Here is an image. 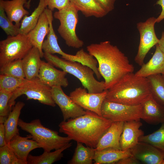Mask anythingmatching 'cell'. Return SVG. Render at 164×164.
<instances>
[{
    "label": "cell",
    "mask_w": 164,
    "mask_h": 164,
    "mask_svg": "<svg viewBox=\"0 0 164 164\" xmlns=\"http://www.w3.org/2000/svg\"><path fill=\"white\" fill-rule=\"evenodd\" d=\"M86 49L97 62L98 71L104 80L105 90L109 89L125 75L134 71L128 57L109 41L91 44Z\"/></svg>",
    "instance_id": "6da1fadb"
},
{
    "label": "cell",
    "mask_w": 164,
    "mask_h": 164,
    "mask_svg": "<svg viewBox=\"0 0 164 164\" xmlns=\"http://www.w3.org/2000/svg\"><path fill=\"white\" fill-rule=\"evenodd\" d=\"M113 122L87 110L85 114L61 121L59 131L77 142L95 149L100 138Z\"/></svg>",
    "instance_id": "7a4b0ae2"
},
{
    "label": "cell",
    "mask_w": 164,
    "mask_h": 164,
    "mask_svg": "<svg viewBox=\"0 0 164 164\" xmlns=\"http://www.w3.org/2000/svg\"><path fill=\"white\" fill-rule=\"evenodd\" d=\"M151 94L148 79L130 73L123 77L108 90L106 98L130 105L142 104Z\"/></svg>",
    "instance_id": "3957f363"
},
{
    "label": "cell",
    "mask_w": 164,
    "mask_h": 164,
    "mask_svg": "<svg viewBox=\"0 0 164 164\" xmlns=\"http://www.w3.org/2000/svg\"><path fill=\"white\" fill-rule=\"evenodd\" d=\"M44 57L53 66L61 69L77 78L88 93H101L105 90L104 81H99L95 78L93 70L89 67L77 62L59 58L56 55L44 53Z\"/></svg>",
    "instance_id": "277c9868"
},
{
    "label": "cell",
    "mask_w": 164,
    "mask_h": 164,
    "mask_svg": "<svg viewBox=\"0 0 164 164\" xmlns=\"http://www.w3.org/2000/svg\"><path fill=\"white\" fill-rule=\"evenodd\" d=\"M18 125L22 130L29 133L31 138L36 141L40 148L43 149L44 151L50 152L60 149L72 140L68 136H60L57 132L44 127L38 119H34L30 122H26L19 119Z\"/></svg>",
    "instance_id": "5b68a950"
},
{
    "label": "cell",
    "mask_w": 164,
    "mask_h": 164,
    "mask_svg": "<svg viewBox=\"0 0 164 164\" xmlns=\"http://www.w3.org/2000/svg\"><path fill=\"white\" fill-rule=\"evenodd\" d=\"M78 10L71 3L65 8L56 12L53 16L60 22L58 32L69 47L75 48L82 47L83 41L78 38L76 29L78 20Z\"/></svg>",
    "instance_id": "8992f818"
},
{
    "label": "cell",
    "mask_w": 164,
    "mask_h": 164,
    "mask_svg": "<svg viewBox=\"0 0 164 164\" xmlns=\"http://www.w3.org/2000/svg\"><path fill=\"white\" fill-rule=\"evenodd\" d=\"M33 46L27 35L8 36L0 42V68L18 60H22Z\"/></svg>",
    "instance_id": "52a82bcc"
},
{
    "label": "cell",
    "mask_w": 164,
    "mask_h": 164,
    "mask_svg": "<svg viewBox=\"0 0 164 164\" xmlns=\"http://www.w3.org/2000/svg\"><path fill=\"white\" fill-rule=\"evenodd\" d=\"M51 87L45 84L39 78L33 80L27 79L13 92L9 101L10 107L15 104V100L22 95H25L27 100L33 99L40 103L52 107L56 104L52 96Z\"/></svg>",
    "instance_id": "ba28073f"
},
{
    "label": "cell",
    "mask_w": 164,
    "mask_h": 164,
    "mask_svg": "<svg viewBox=\"0 0 164 164\" xmlns=\"http://www.w3.org/2000/svg\"><path fill=\"white\" fill-rule=\"evenodd\" d=\"M142 104L130 105L111 101L106 98L101 108V116L112 122L140 120Z\"/></svg>",
    "instance_id": "9c48e42d"
},
{
    "label": "cell",
    "mask_w": 164,
    "mask_h": 164,
    "mask_svg": "<svg viewBox=\"0 0 164 164\" xmlns=\"http://www.w3.org/2000/svg\"><path fill=\"white\" fill-rule=\"evenodd\" d=\"M156 22V18L152 17L145 22L137 24V28L140 34V42L135 61L140 66L144 63L145 58L150 50L159 42V39L155 31L154 26Z\"/></svg>",
    "instance_id": "30bf717a"
},
{
    "label": "cell",
    "mask_w": 164,
    "mask_h": 164,
    "mask_svg": "<svg viewBox=\"0 0 164 164\" xmlns=\"http://www.w3.org/2000/svg\"><path fill=\"white\" fill-rule=\"evenodd\" d=\"M107 92L108 90H105L101 93H91L87 92L85 88L80 87L71 92L69 96L74 102L84 109L101 116V105Z\"/></svg>",
    "instance_id": "8fae6325"
},
{
    "label": "cell",
    "mask_w": 164,
    "mask_h": 164,
    "mask_svg": "<svg viewBox=\"0 0 164 164\" xmlns=\"http://www.w3.org/2000/svg\"><path fill=\"white\" fill-rule=\"evenodd\" d=\"M62 87L54 86L51 87L52 98L56 104L60 108L63 121L74 118L85 114L86 111L81 108L67 95L63 92Z\"/></svg>",
    "instance_id": "7c38bea8"
},
{
    "label": "cell",
    "mask_w": 164,
    "mask_h": 164,
    "mask_svg": "<svg viewBox=\"0 0 164 164\" xmlns=\"http://www.w3.org/2000/svg\"><path fill=\"white\" fill-rule=\"evenodd\" d=\"M132 155L145 164H162L164 161V152L144 142H139L129 149Z\"/></svg>",
    "instance_id": "4fadbf2b"
},
{
    "label": "cell",
    "mask_w": 164,
    "mask_h": 164,
    "mask_svg": "<svg viewBox=\"0 0 164 164\" xmlns=\"http://www.w3.org/2000/svg\"><path fill=\"white\" fill-rule=\"evenodd\" d=\"M48 62L42 61L38 78L51 87L54 86L67 87L68 85L67 79L66 77L67 73L58 70Z\"/></svg>",
    "instance_id": "5bb4252c"
},
{
    "label": "cell",
    "mask_w": 164,
    "mask_h": 164,
    "mask_svg": "<svg viewBox=\"0 0 164 164\" xmlns=\"http://www.w3.org/2000/svg\"><path fill=\"white\" fill-rule=\"evenodd\" d=\"M142 125L140 120H132L124 122L123 129L120 140V149L128 150L138 142L139 138L144 135L140 129Z\"/></svg>",
    "instance_id": "9a60e30c"
},
{
    "label": "cell",
    "mask_w": 164,
    "mask_h": 164,
    "mask_svg": "<svg viewBox=\"0 0 164 164\" xmlns=\"http://www.w3.org/2000/svg\"><path fill=\"white\" fill-rule=\"evenodd\" d=\"M141 119L150 124L164 123V106L158 103L150 94L142 104Z\"/></svg>",
    "instance_id": "2e32d148"
},
{
    "label": "cell",
    "mask_w": 164,
    "mask_h": 164,
    "mask_svg": "<svg viewBox=\"0 0 164 164\" xmlns=\"http://www.w3.org/2000/svg\"><path fill=\"white\" fill-rule=\"evenodd\" d=\"M124 123L123 122H113L100 138L95 150L101 151L108 148L120 149V140Z\"/></svg>",
    "instance_id": "e0dca14e"
},
{
    "label": "cell",
    "mask_w": 164,
    "mask_h": 164,
    "mask_svg": "<svg viewBox=\"0 0 164 164\" xmlns=\"http://www.w3.org/2000/svg\"><path fill=\"white\" fill-rule=\"evenodd\" d=\"M32 138L30 135L23 137L18 134L13 137L8 144L17 157L26 164L30 152L35 149L40 148L38 143Z\"/></svg>",
    "instance_id": "ac0fdd59"
},
{
    "label": "cell",
    "mask_w": 164,
    "mask_h": 164,
    "mask_svg": "<svg viewBox=\"0 0 164 164\" xmlns=\"http://www.w3.org/2000/svg\"><path fill=\"white\" fill-rule=\"evenodd\" d=\"M50 31L49 23L47 14L44 10L35 27L27 34L32 45L39 51L41 58L44 57L42 49L44 38Z\"/></svg>",
    "instance_id": "d6986e66"
},
{
    "label": "cell",
    "mask_w": 164,
    "mask_h": 164,
    "mask_svg": "<svg viewBox=\"0 0 164 164\" xmlns=\"http://www.w3.org/2000/svg\"><path fill=\"white\" fill-rule=\"evenodd\" d=\"M155 52L149 61L144 63L135 74L140 77H146L158 74H164V53L159 45H156Z\"/></svg>",
    "instance_id": "ffe728a7"
},
{
    "label": "cell",
    "mask_w": 164,
    "mask_h": 164,
    "mask_svg": "<svg viewBox=\"0 0 164 164\" xmlns=\"http://www.w3.org/2000/svg\"><path fill=\"white\" fill-rule=\"evenodd\" d=\"M28 0H0V5L3 8L8 17L19 28L22 19L29 14L28 11L24 8Z\"/></svg>",
    "instance_id": "44dd1931"
},
{
    "label": "cell",
    "mask_w": 164,
    "mask_h": 164,
    "mask_svg": "<svg viewBox=\"0 0 164 164\" xmlns=\"http://www.w3.org/2000/svg\"><path fill=\"white\" fill-rule=\"evenodd\" d=\"M41 58L39 50L33 46L22 59L23 68L26 79L32 80L38 78L42 61Z\"/></svg>",
    "instance_id": "7402d4cb"
},
{
    "label": "cell",
    "mask_w": 164,
    "mask_h": 164,
    "mask_svg": "<svg viewBox=\"0 0 164 164\" xmlns=\"http://www.w3.org/2000/svg\"><path fill=\"white\" fill-rule=\"evenodd\" d=\"M25 105L23 102L20 101L15 104L4 123L5 141L7 144L13 137L19 134V130L17 127L18 122L21 111Z\"/></svg>",
    "instance_id": "603a6c76"
},
{
    "label": "cell",
    "mask_w": 164,
    "mask_h": 164,
    "mask_svg": "<svg viewBox=\"0 0 164 164\" xmlns=\"http://www.w3.org/2000/svg\"><path fill=\"white\" fill-rule=\"evenodd\" d=\"M131 155L130 149L123 151L108 148L101 151L95 150L94 160V164H116L120 159Z\"/></svg>",
    "instance_id": "cb8c5ba5"
},
{
    "label": "cell",
    "mask_w": 164,
    "mask_h": 164,
    "mask_svg": "<svg viewBox=\"0 0 164 164\" xmlns=\"http://www.w3.org/2000/svg\"><path fill=\"white\" fill-rule=\"evenodd\" d=\"M45 11L47 14L49 20L50 31L47 35V38L44 40L43 43L42 49L44 53L51 54L57 53L63 57L66 53L64 52L61 49L58 42L57 37L54 31L53 21V16L52 11L46 8Z\"/></svg>",
    "instance_id": "d4e9b609"
},
{
    "label": "cell",
    "mask_w": 164,
    "mask_h": 164,
    "mask_svg": "<svg viewBox=\"0 0 164 164\" xmlns=\"http://www.w3.org/2000/svg\"><path fill=\"white\" fill-rule=\"evenodd\" d=\"M70 2L78 11L87 17L101 18L108 14L95 0H70Z\"/></svg>",
    "instance_id": "484cf974"
},
{
    "label": "cell",
    "mask_w": 164,
    "mask_h": 164,
    "mask_svg": "<svg viewBox=\"0 0 164 164\" xmlns=\"http://www.w3.org/2000/svg\"><path fill=\"white\" fill-rule=\"evenodd\" d=\"M72 145L70 142L63 147L51 152L44 151L41 155L34 156L29 154L27 159V164H51L60 160L63 157V152Z\"/></svg>",
    "instance_id": "4316f807"
},
{
    "label": "cell",
    "mask_w": 164,
    "mask_h": 164,
    "mask_svg": "<svg viewBox=\"0 0 164 164\" xmlns=\"http://www.w3.org/2000/svg\"><path fill=\"white\" fill-rule=\"evenodd\" d=\"M46 7L44 0H39L38 6L31 14L25 16L21 20L19 34L27 35L33 29Z\"/></svg>",
    "instance_id": "83f0119b"
},
{
    "label": "cell",
    "mask_w": 164,
    "mask_h": 164,
    "mask_svg": "<svg viewBox=\"0 0 164 164\" xmlns=\"http://www.w3.org/2000/svg\"><path fill=\"white\" fill-rule=\"evenodd\" d=\"M83 144L77 142L74 154L69 160V164H92L95 151L94 148L85 146Z\"/></svg>",
    "instance_id": "f1b7e54d"
},
{
    "label": "cell",
    "mask_w": 164,
    "mask_h": 164,
    "mask_svg": "<svg viewBox=\"0 0 164 164\" xmlns=\"http://www.w3.org/2000/svg\"><path fill=\"white\" fill-rule=\"evenodd\" d=\"M150 94L159 103L164 106V74H158L147 77Z\"/></svg>",
    "instance_id": "f546056e"
},
{
    "label": "cell",
    "mask_w": 164,
    "mask_h": 164,
    "mask_svg": "<svg viewBox=\"0 0 164 164\" xmlns=\"http://www.w3.org/2000/svg\"><path fill=\"white\" fill-rule=\"evenodd\" d=\"M139 142L148 143L164 152V123L160 128L150 134L141 136Z\"/></svg>",
    "instance_id": "4dcf8cb0"
},
{
    "label": "cell",
    "mask_w": 164,
    "mask_h": 164,
    "mask_svg": "<svg viewBox=\"0 0 164 164\" xmlns=\"http://www.w3.org/2000/svg\"><path fill=\"white\" fill-rule=\"evenodd\" d=\"M26 80V78H19L8 75L0 74V91L13 93Z\"/></svg>",
    "instance_id": "1f68e13d"
},
{
    "label": "cell",
    "mask_w": 164,
    "mask_h": 164,
    "mask_svg": "<svg viewBox=\"0 0 164 164\" xmlns=\"http://www.w3.org/2000/svg\"><path fill=\"white\" fill-rule=\"evenodd\" d=\"M0 68V74L8 75L19 78H25L22 60H15Z\"/></svg>",
    "instance_id": "d6a6232c"
},
{
    "label": "cell",
    "mask_w": 164,
    "mask_h": 164,
    "mask_svg": "<svg viewBox=\"0 0 164 164\" xmlns=\"http://www.w3.org/2000/svg\"><path fill=\"white\" fill-rule=\"evenodd\" d=\"M0 26L8 36H14L19 34V28L8 17L2 5H0Z\"/></svg>",
    "instance_id": "836d02e7"
},
{
    "label": "cell",
    "mask_w": 164,
    "mask_h": 164,
    "mask_svg": "<svg viewBox=\"0 0 164 164\" xmlns=\"http://www.w3.org/2000/svg\"><path fill=\"white\" fill-rule=\"evenodd\" d=\"M0 164H26L19 159L8 144L0 147Z\"/></svg>",
    "instance_id": "e575fe53"
},
{
    "label": "cell",
    "mask_w": 164,
    "mask_h": 164,
    "mask_svg": "<svg viewBox=\"0 0 164 164\" xmlns=\"http://www.w3.org/2000/svg\"><path fill=\"white\" fill-rule=\"evenodd\" d=\"M12 94L0 91V123H4L11 111L9 101Z\"/></svg>",
    "instance_id": "d590c367"
},
{
    "label": "cell",
    "mask_w": 164,
    "mask_h": 164,
    "mask_svg": "<svg viewBox=\"0 0 164 164\" xmlns=\"http://www.w3.org/2000/svg\"><path fill=\"white\" fill-rule=\"evenodd\" d=\"M48 9L52 11L55 9L61 10L67 6L70 3V0H44Z\"/></svg>",
    "instance_id": "8d00e7d4"
},
{
    "label": "cell",
    "mask_w": 164,
    "mask_h": 164,
    "mask_svg": "<svg viewBox=\"0 0 164 164\" xmlns=\"http://www.w3.org/2000/svg\"><path fill=\"white\" fill-rule=\"evenodd\" d=\"M108 13L114 9L116 0H95Z\"/></svg>",
    "instance_id": "74e56055"
},
{
    "label": "cell",
    "mask_w": 164,
    "mask_h": 164,
    "mask_svg": "<svg viewBox=\"0 0 164 164\" xmlns=\"http://www.w3.org/2000/svg\"><path fill=\"white\" fill-rule=\"evenodd\" d=\"M142 163L132 155L117 161L116 164H140Z\"/></svg>",
    "instance_id": "f35d334b"
},
{
    "label": "cell",
    "mask_w": 164,
    "mask_h": 164,
    "mask_svg": "<svg viewBox=\"0 0 164 164\" xmlns=\"http://www.w3.org/2000/svg\"><path fill=\"white\" fill-rule=\"evenodd\" d=\"M5 130L3 123H0V147L4 146L7 144L5 141Z\"/></svg>",
    "instance_id": "ab89813d"
},
{
    "label": "cell",
    "mask_w": 164,
    "mask_h": 164,
    "mask_svg": "<svg viewBox=\"0 0 164 164\" xmlns=\"http://www.w3.org/2000/svg\"><path fill=\"white\" fill-rule=\"evenodd\" d=\"M156 4L160 5L162 7L161 12L156 18V22L159 23L164 19V0H158Z\"/></svg>",
    "instance_id": "60d3db41"
},
{
    "label": "cell",
    "mask_w": 164,
    "mask_h": 164,
    "mask_svg": "<svg viewBox=\"0 0 164 164\" xmlns=\"http://www.w3.org/2000/svg\"><path fill=\"white\" fill-rule=\"evenodd\" d=\"M158 44L161 50L164 53V32L162 33L161 38L159 39Z\"/></svg>",
    "instance_id": "b9f144b4"
},
{
    "label": "cell",
    "mask_w": 164,
    "mask_h": 164,
    "mask_svg": "<svg viewBox=\"0 0 164 164\" xmlns=\"http://www.w3.org/2000/svg\"><path fill=\"white\" fill-rule=\"evenodd\" d=\"M32 0H28L26 4L25 5L27 8L29 9L30 6V3Z\"/></svg>",
    "instance_id": "7bdbcfd3"
},
{
    "label": "cell",
    "mask_w": 164,
    "mask_h": 164,
    "mask_svg": "<svg viewBox=\"0 0 164 164\" xmlns=\"http://www.w3.org/2000/svg\"><path fill=\"white\" fill-rule=\"evenodd\" d=\"M162 164H164V161H163Z\"/></svg>",
    "instance_id": "ee69618b"
}]
</instances>
